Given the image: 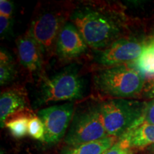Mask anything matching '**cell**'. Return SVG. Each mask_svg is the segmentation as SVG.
Listing matches in <instances>:
<instances>
[{
    "label": "cell",
    "instance_id": "obj_13",
    "mask_svg": "<svg viewBox=\"0 0 154 154\" xmlns=\"http://www.w3.org/2000/svg\"><path fill=\"white\" fill-rule=\"evenodd\" d=\"M116 141V137L109 136L96 141L68 146L63 150L62 154H103Z\"/></svg>",
    "mask_w": 154,
    "mask_h": 154
},
{
    "label": "cell",
    "instance_id": "obj_17",
    "mask_svg": "<svg viewBox=\"0 0 154 154\" xmlns=\"http://www.w3.org/2000/svg\"><path fill=\"white\" fill-rule=\"evenodd\" d=\"M28 134L34 139L44 140L45 139V128L44 124L38 117H31L29 121Z\"/></svg>",
    "mask_w": 154,
    "mask_h": 154
},
{
    "label": "cell",
    "instance_id": "obj_24",
    "mask_svg": "<svg viewBox=\"0 0 154 154\" xmlns=\"http://www.w3.org/2000/svg\"><path fill=\"white\" fill-rule=\"evenodd\" d=\"M126 154H133V151H132V149H131L129 151H128V152H127Z\"/></svg>",
    "mask_w": 154,
    "mask_h": 154
},
{
    "label": "cell",
    "instance_id": "obj_14",
    "mask_svg": "<svg viewBox=\"0 0 154 154\" xmlns=\"http://www.w3.org/2000/svg\"><path fill=\"white\" fill-rule=\"evenodd\" d=\"M134 63L145 77L154 76V39L146 44L141 54Z\"/></svg>",
    "mask_w": 154,
    "mask_h": 154
},
{
    "label": "cell",
    "instance_id": "obj_11",
    "mask_svg": "<svg viewBox=\"0 0 154 154\" xmlns=\"http://www.w3.org/2000/svg\"><path fill=\"white\" fill-rule=\"evenodd\" d=\"M28 99L23 88H11L5 90L0 96V123L2 128L9 117L16 113L28 110Z\"/></svg>",
    "mask_w": 154,
    "mask_h": 154
},
{
    "label": "cell",
    "instance_id": "obj_9",
    "mask_svg": "<svg viewBox=\"0 0 154 154\" xmlns=\"http://www.w3.org/2000/svg\"><path fill=\"white\" fill-rule=\"evenodd\" d=\"M88 45L76 26L68 22L61 29L57 42L56 54L60 59L69 60L87 51Z\"/></svg>",
    "mask_w": 154,
    "mask_h": 154
},
{
    "label": "cell",
    "instance_id": "obj_7",
    "mask_svg": "<svg viewBox=\"0 0 154 154\" xmlns=\"http://www.w3.org/2000/svg\"><path fill=\"white\" fill-rule=\"evenodd\" d=\"M146 44L140 38L124 36L108 47L100 50L96 61L99 64L107 67L136 61L141 54Z\"/></svg>",
    "mask_w": 154,
    "mask_h": 154
},
{
    "label": "cell",
    "instance_id": "obj_20",
    "mask_svg": "<svg viewBox=\"0 0 154 154\" xmlns=\"http://www.w3.org/2000/svg\"><path fill=\"white\" fill-rule=\"evenodd\" d=\"M12 26L11 17L0 15V34L2 37L8 34L11 32Z\"/></svg>",
    "mask_w": 154,
    "mask_h": 154
},
{
    "label": "cell",
    "instance_id": "obj_18",
    "mask_svg": "<svg viewBox=\"0 0 154 154\" xmlns=\"http://www.w3.org/2000/svg\"><path fill=\"white\" fill-rule=\"evenodd\" d=\"M130 148L127 147L121 140L116 141L109 150H107L103 154H126L129 151Z\"/></svg>",
    "mask_w": 154,
    "mask_h": 154
},
{
    "label": "cell",
    "instance_id": "obj_16",
    "mask_svg": "<svg viewBox=\"0 0 154 154\" xmlns=\"http://www.w3.org/2000/svg\"><path fill=\"white\" fill-rule=\"evenodd\" d=\"M29 118L26 116H17L14 118L7 120L5 126L15 138H19L26 136L28 133Z\"/></svg>",
    "mask_w": 154,
    "mask_h": 154
},
{
    "label": "cell",
    "instance_id": "obj_1",
    "mask_svg": "<svg viewBox=\"0 0 154 154\" xmlns=\"http://www.w3.org/2000/svg\"><path fill=\"white\" fill-rule=\"evenodd\" d=\"M69 19L88 47L100 50L124 37L128 26L124 7L113 2H82L74 6Z\"/></svg>",
    "mask_w": 154,
    "mask_h": 154
},
{
    "label": "cell",
    "instance_id": "obj_15",
    "mask_svg": "<svg viewBox=\"0 0 154 154\" xmlns=\"http://www.w3.org/2000/svg\"><path fill=\"white\" fill-rule=\"evenodd\" d=\"M15 76L14 64L12 57L5 49L0 52V84L5 86L14 79Z\"/></svg>",
    "mask_w": 154,
    "mask_h": 154
},
{
    "label": "cell",
    "instance_id": "obj_6",
    "mask_svg": "<svg viewBox=\"0 0 154 154\" xmlns=\"http://www.w3.org/2000/svg\"><path fill=\"white\" fill-rule=\"evenodd\" d=\"M108 135L102 121L99 104L88 106L74 112L64 141L68 146L103 139Z\"/></svg>",
    "mask_w": 154,
    "mask_h": 154
},
{
    "label": "cell",
    "instance_id": "obj_4",
    "mask_svg": "<svg viewBox=\"0 0 154 154\" xmlns=\"http://www.w3.org/2000/svg\"><path fill=\"white\" fill-rule=\"evenodd\" d=\"M146 104L144 101L125 99H110L100 103L102 121L108 135L119 138L143 122Z\"/></svg>",
    "mask_w": 154,
    "mask_h": 154
},
{
    "label": "cell",
    "instance_id": "obj_23",
    "mask_svg": "<svg viewBox=\"0 0 154 154\" xmlns=\"http://www.w3.org/2000/svg\"><path fill=\"white\" fill-rule=\"evenodd\" d=\"M150 152H151V154H154V145L151 146V148H150Z\"/></svg>",
    "mask_w": 154,
    "mask_h": 154
},
{
    "label": "cell",
    "instance_id": "obj_10",
    "mask_svg": "<svg viewBox=\"0 0 154 154\" xmlns=\"http://www.w3.org/2000/svg\"><path fill=\"white\" fill-rule=\"evenodd\" d=\"M17 48L19 60L25 69L30 73L42 70L44 59L41 49L28 31L17 40Z\"/></svg>",
    "mask_w": 154,
    "mask_h": 154
},
{
    "label": "cell",
    "instance_id": "obj_8",
    "mask_svg": "<svg viewBox=\"0 0 154 154\" xmlns=\"http://www.w3.org/2000/svg\"><path fill=\"white\" fill-rule=\"evenodd\" d=\"M74 114L73 102L40 109L38 111V117L41 119L45 128L44 141L48 143L59 142L71 124Z\"/></svg>",
    "mask_w": 154,
    "mask_h": 154
},
{
    "label": "cell",
    "instance_id": "obj_12",
    "mask_svg": "<svg viewBox=\"0 0 154 154\" xmlns=\"http://www.w3.org/2000/svg\"><path fill=\"white\" fill-rule=\"evenodd\" d=\"M130 149H142L154 145V125L142 122L119 138Z\"/></svg>",
    "mask_w": 154,
    "mask_h": 154
},
{
    "label": "cell",
    "instance_id": "obj_19",
    "mask_svg": "<svg viewBox=\"0 0 154 154\" xmlns=\"http://www.w3.org/2000/svg\"><path fill=\"white\" fill-rule=\"evenodd\" d=\"M142 120L143 122L154 125V99L146 104Z\"/></svg>",
    "mask_w": 154,
    "mask_h": 154
},
{
    "label": "cell",
    "instance_id": "obj_2",
    "mask_svg": "<svg viewBox=\"0 0 154 154\" xmlns=\"http://www.w3.org/2000/svg\"><path fill=\"white\" fill-rule=\"evenodd\" d=\"M74 6L67 2H47L38 5L35 9L28 32L41 49L44 61L56 54L59 34L70 19Z\"/></svg>",
    "mask_w": 154,
    "mask_h": 154
},
{
    "label": "cell",
    "instance_id": "obj_3",
    "mask_svg": "<svg viewBox=\"0 0 154 154\" xmlns=\"http://www.w3.org/2000/svg\"><path fill=\"white\" fill-rule=\"evenodd\" d=\"M146 77L134 62L107 67L96 73L94 85L100 93L117 99L133 98L140 94Z\"/></svg>",
    "mask_w": 154,
    "mask_h": 154
},
{
    "label": "cell",
    "instance_id": "obj_22",
    "mask_svg": "<svg viewBox=\"0 0 154 154\" xmlns=\"http://www.w3.org/2000/svg\"><path fill=\"white\" fill-rule=\"evenodd\" d=\"M152 83H153V84H152L151 87V95H154V80Z\"/></svg>",
    "mask_w": 154,
    "mask_h": 154
},
{
    "label": "cell",
    "instance_id": "obj_21",
    "mask_svg": "<svg viewBox=\"0 0 154 154\" xmlns=\"http://www.w3.org/2000/svg\"><path fill=\"white\" fill-rule=\"evenodd\" d=\"M14 11V4L9 0L0 1V15L11 17Z\"/></svg>",
    "mask_w": 154,
    "mask_h": 154
},
{
    "label": "cell",
    "instance_id": "obj_5",
    "mask_svg": "<svg viewBox=\"0 0 154 154\" xmlns=\"http://www.w3.org/2000/svg\"><path fill=\"white\" fill-rule=\"evenodd\" d=\"M84 79L74 66L66 67L49 78H44L39 93L40 104L82 99Z\"/></svg>",
    "mask_w": 154,
    "mask_h": 154
}]
</instances>
